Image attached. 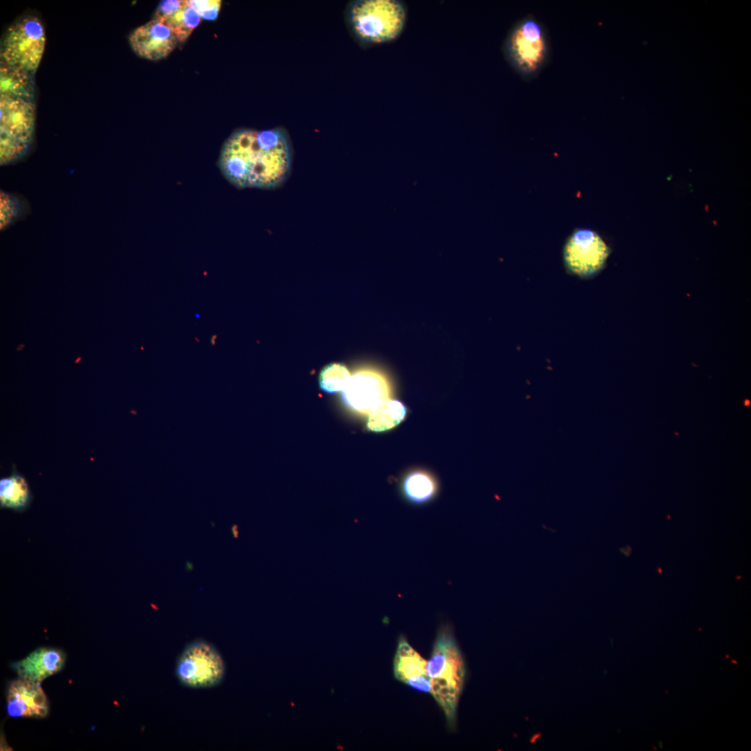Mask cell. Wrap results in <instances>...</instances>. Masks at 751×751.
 I'll list each match as a JSON object with an SVG mask.
<instances>
[{
    "instance_id": "6da1fadb",
    "label": "cell",
    "mask_w": 751,
    "mask_h": 751,
    "mask_svg": "<svg viewBox=\"0 0 751 751\" xmlns=\"http://www.w3.org/2000/svg\"><path fill=\"white\" fill-rule=\"evenodd\" d=\"M220 166L227 179L238 187L274 188L282 184L291 172L290 145L278 129L237 131L223 147Z\"/></svg>"
},
{
    "instance_id": "7a4b0ae2",
    "label": "cell",
    "mask_w": 751,
    "mask_h": 751,
    "mask_svg": "<svg viewBox=\"0 0 751 751\" xmlns=\"http://www.w3.org/2000/svg\"><path fill=\"white\" fill-rule=\"evenodd\" d=\"M430 693L442 710L450 729L456 726L457 711L466 676L465 663L449 624L440 627L427 663Z\"/></svg>"
},
{
    "instance_id": "3957f363",
    "label": "cell",
    "mask_w": 751,
    "mask_h": 751,
    "mask_svg": "<svg viewBox=\"0 0 751 751\" xmlns=\"http://www.w3.org/2000/svg\"><path fill=\"white\" fill-rule=\"evenodd\" d=\"M407 19L404 4L396 0L357 1L350 10V22L357 38L380 44L395 40Z\"/></svg>"
},
{
    "instance_id": "277c9868",
    "label": "cell",
    "mask_w": 751,
    "mask_h": 751,
    "mask_svg": "<svg viewBox=\"0 0 751 751\" xmlns=\"http://www.w3.org/2000/svg\"><path fill=\"white\" fill-rule=\"evenodd\" d=\"M35 121L33 102L0 97V162L1 165L22 158L31 145Z\"/></svg>"
},
{
    "instance_id": "5b68a950",
    "label": "cell",
    "mask_w": 751,
    "mask_h": 751,
    "mask_svg": "<svg viewBox=\"0 0 751 751\" xmlns=\"http://www.w3.org/2000/svg\"><path fill=\"white\" fill-rule=\"evenodd\" d=\"M45 29L40 19L25 15L11 24L1 43L0 62L34 76L45 47Z\"/></svg>"
},
{
    "instance_id": "8992f818",
    "label": "cell",
    "mask_w": 751,
    "mask_h": 751,
    "mask_svg": "<svg viewBox=\"0 0 751 751\" xmlns=\"http://www.w3.org/2000/svg\"><path fill=\"white\" fill-rule=\"evenodd\" d=\"M504 49L510 64L524 76L535 75L548 58L545 33L541 25L531 18L524 19L514 26Z\"/></svg>"
},
{
    "instance_id": "52a82bcc",
    "label": "cell",
    "mask_w": 751,
    "mask_h": 751,
    "mask_svg": "<svg viewBox=\"0 0 751 751\" xmlns=\"http://www.w3.org/2000/svg\"><path fill=\"white\" fill-rule=\"evenodd\" d=\"M177 675L190 688H208L218 684L225 674V664L218 650L204 640L189 644L177 665Z\"/></svg>"
},
{
    "instance_id": "ba28073f",
    "label": "cell",
    "mask_w": 751,
    "mask_h": 751,
    "mask_svg": "<svg viewBox=\"0 0 751 751\" xmlns=\"http://www.w3.org/2000/svg\"><path fill=\"white\" fill-rule=\"evenodd\" d=\"M608 248L601 238L589 229H579L569 238L564 250V258L574 273L588 277L598 272L604 265Z\"/></svg>"
},
{
    "instance_id": "9c48e42d",
    "label": "cell",
    "mask_w": 751,
    "mask_h": 751,
    "mask_svg": "<svg viewBox=\"0 0 751 751\" xmlns=\"http://www.w3.org/2000/svg\"><path fill=\"white\" fill-rule=\"evenodd\" d=\"M341 395L344 403L350 408L369 414L376 406L390 399L391 387L382 373L364 369L351 375Z\"/></svg>"
},
{
    "instance_id": "30bf717a",
    "label": "cell",
    "mask_w": 751,
    "mask_h": 751,
    "mask_svg": "<svg viewBox=\"0 0 751 751\" xmlns=\"http://www.w3.org/2000/svg\"><path fill=\"white\" fill-rule=\"evenodd\" d=\"M6 708L11 717L42 718L47 716L49 703L40 683L18 678L6 692Z\"/></svg>"
},
{
    "instance_id": "8fae6325",
    "label": "cell",
    "mask_w": 751,
    "mask_h": 751,
    "mask_svg": "<svg viewBox=\"0 0 751 751\" xmlns=\"http://www.w3.org/2000/svg\"><path fill=\"white\" fill-rule=\"evenodd\" d=\"M129 41L138 56L152 60L166 57L179 42L171 29L154 18L136 29Z\"/></svg>"
},
{
    "instance_id": "7c38bea8",
    "label": "cell",
    "mask_w": 751,
    "mask_h": 751,
    "mask_svg": "<svg viewBox=\"0 0 751 751\" xmlns=\"http://www.w3.org/2000/svg\"><path fill=\"white\" fill-rule=\"evenodd\" d=\"M428 661L401 636L394 659V677L399 681L425 693H430Z\"/></svg>"
},
{
    "instance_id": "4fadbf2b",
    "label": "cell",
    "mask_w": 751,
    "mask_h": 751,
    "mask_svg": "<svg viewBox=\"0 0 751 751\" xmlns=\"http://www.w3.org/2000/svg\"><path fill=\"white\" fill-rule=\"evenodd\" d=\"M66 659L60 649L40 647L24 659L12 663L19 678L41 683L46 678L60 672Z\"/></svg>"
},
{
    "instance_id": "5bb4252c",
    "label": "cell",
    "mask_w": 751,
    "mask_h": 751,
    "mask_svg": "<svg viewBox=\"0 0 751 751\" xmlns=\"http://www.w3.org/2000/svg\"><path fill=\"white\" fill-rule=\"evenodd\" d=\"M154 19L171 29L179 42H184L199 24L201 17L189 1L165 0L159 4Z\"/></svg>"
},
{
    "instance_id": "9a60e30c",
    "label": "cell",
    "mask_w": 751,
    "mask_h": 751,
    "mask_svg": "<svg viewBox=\"0 0 751 751\" xmlns=\"http://www.w3.org/2000/svg\"><path fill=\"white\" fill-rule=\"evenodd\" d=\"M0 97L19 98L34 103L33 75L0 62Z\"/></svg>"
},
{
    "instance_id": "2e32d148",
    "label": "cell",
    "mask_w": 751,
    "mask_h": 751,
    "mask_svg": "<svg viewBox=\"0 0 751 751\" xmlns=\"http://www.w3.org/2000/svg\"><path fill=\"white\" fill-rule=\"evenodd\" d=\"M401 490L408 502L423 504L431 501L436 496L438 484L430 473L415 470L404 476L401 484Z\"/></svg>"
},
{
    "instance_id": "e0dca14e",
    "label": "cell",
    "mask_w": 751,
    "mask_h": 751,
    "mask_svg": "<svg viewBox=\"0 0 751 751\" xmlns=\"http://www.w3.org/2000/svg\"><path fill=\"white\" fill-rule=\"evenodd\" d=\"M407 413L405 405L398 400L388 399L376 406L368 414L367 428L383 432L401 423Z\"/></svg>"
},
{
    "instance_id": "ac0fdd59",
    "label": "cell",
    "mask_w": 751,
    "mask_h": 751,
    "mask_svg": "<svg viewBox=\"0 0 751 751\" xmlns=\"http://www.w3.org/2000/svg\"><path fill=\"white\" fill-rule=\"evenodd\" d=\"M0 502L2 508L24 510L31 502V493L26 480L13 473L0 481Z\"/></svg>"
},
{
    "instance_id": "d6986e66",
    "label": "cell",
    "mask_w": 751,
    "mask_h": 751,
    "mask_svg": "<svg viewBox=\"0 0 751 751\" xmlns=\"http://www.w3.org/2000/svg\"><path fill=\"white\" fill-rule=\"evenodd\" d=\"M348 369L339 363L330 364L321 371L319 376L321 388L329 394L342 391L350 378Z\"/></svg>"
},
{
    "instance_id": "ffe728a7",
    "label": "cell",
    "mask_w": 751,
    "mask_h": 751,
    "mask_svg": "<svg viewBox=\"0 0 751 751\" xmlns=\"http://www.w3.org/2000/svg\"><path fill=\"white\" fill-rule=\"evenodd\" d=\"M23 205L18 197L1 191V229L10 225L22 214Z\"/></svg>"
},
{
    "instance_id": "44dd1931",
    "label": "cell",
    "mask_w": 751,
    "mask_h": 751,
    "mask_svg": "<svg viewBox=\"0 0 751 751\" xmlns=\"http://www.w3.org/2000/svg\"><path fill=\"white\" fill-rule=\"evenodd\" d=\"M189 3L200 17L206 20L215 19L221 6L220 0H191Z\"/></svg>"
},
{
    "instance_id": "7402d4cb",
    "label": "cell",
    "mask_w": 751,
    "mask_h": 751,
    "mask_svg": "<svg viewBox=\"0 0 751 751\" xmlns=\"http://www.w3.org/2000/svg\"><path fill=\"white\" fill-rule=\"evenodd\" d=\"M237 528H238V526L236 524L233 525L232 527V534H233V535H234V537L235 538H238V535H239V532H238Z\"/></svg>"
},
{
    "instance_id": "603a6c76",
    "label": "cell",
    "mask_w": 751,
    "mask_h": 751,
    "mask_svg": "<svg viewBox=\"0 0 751 751\" xmlns=\"http://www.w3.org/2000/svg\"><path fill=\"white\" fill-rule=\"evenodd\" d=\"M186 571H188V572H190V571L193 570V565L191 562L187 561L186 563Z\"/></svg>"
}]
</instances>
